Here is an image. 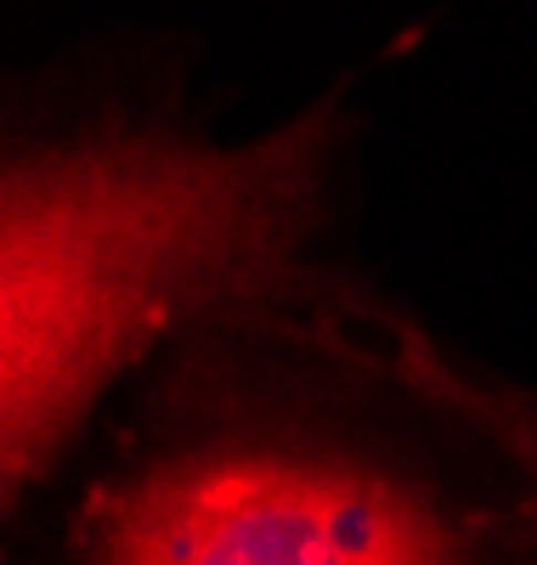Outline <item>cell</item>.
<instances>
[{"label": "cell", "instance_id": "7a4b0ae2", "mask_svg": "<svg viewBox=\"0 0 537 565\" xmlns=\"http://www.w3.org/2000/svg\"><path fill=\"white\" fill-rule=\"evenodd\" d=\"M91 565H459L435 514L357 463L210 452L119 492Z\"/></svg>", "mask_w": 537, "mask_h": 565}, {"label": "cell", "instance_id": "6da1fadb", "mask_svg": "<svg viewBox=\"0 0 537 565\" xmlns=\"http://www.w3.org/2000/svg\"><path fill=\"white\" fill-rule=\"evenodd\" d=\"M323 119L255 148L96 141L0 186V458L18 492L170 317L250 289L301 232Z\"/></svg>", "mask_w": 537, "mask_h": 565}, {"label": "cell", "instance_id": "3957f363", "mask_svg": "<svg viewBox=\"0 0 537 565\" xmlns=\"http://www.w3.org/2000/svg\"><path fill=\"white\" fill-rule=\"evenodd\" d=\"M419 380L435 391V396H453L464 413H475L486 430H493L520 463H526V476H531V487H537V418L526 413V407H509V402H498V396H481V391H470L464 380H453V373H442L435 362H424L419 367Z\"/></svg>", "mask_w": 537, "mask_h": 565}]
</instances>
